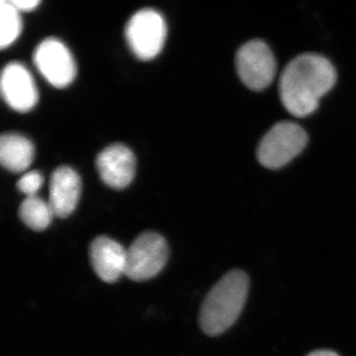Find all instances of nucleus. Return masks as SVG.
<instances>
[{
    "instance_id": "nucleus-3",
    "label": "nucleus",
    "mask_w": 356,
    "mask_h": 356,
    "mask_svg": "<svg viewBox=\"0 0 356 356\" xmlns=\"http://www.w3.org/2000/svg\"><path fill=\"white\" fill-rule=\"evenodd\" d=\"M308 140V134L299 124L280 122L262 138L257 147V158L264 168L280 170L303 152Z\"/></svg>"
},
{
    "instance_id": "nucleus-8",
    "label": "nucleus",
    "mask_w": 356,
    "mask_h": 356,
    "mask_svg": "<svg viewBox=\"0 0 356 356\" xmlns=\"http://www.w3.org/2000/svg\"><path fill=\"white\" fill-rule=\"evenodd\" d=\"M0 88L4 102L15 111H30L38 102L34 79L29 70L20 63H9L3 67Z\"/></svg>"
},
{
    "instance_id": "nucleus-15",
    "label": "nucleus",
    "mask_w": 356,
    "mask_h": 356,
    "mask_svg": "<svg viewBox=\"0 0 356 356\" xmlns=\"http://www.w3.org/2000/svg\"><path fill=\"white\" fill-rule=\"evenodd\" d=\"M44 184V177L41 172L37 170L25 172L17 182V188L27 197L36 196L42 185Z\"/></svg>"
},
{
    "instance_id": "nucleus-5",
    "label": "nucleus",
    "mask_w": 356,
    "mask_h": 356,
    "mask_svg": "<svg viewBox=\"0 0 356 356\" xmlns=\"http://www.w3.org/2000/svg\"><path fill=\"white\" fill-rule=\"evenodd\" d=\"M236 67L243 83L250 90H264L276 76L275 57L262 40H250L236 51Z\"/></svg>"
},
{
    "instance_id": "nucleus-17",
    "label": "nucleus",
    "mask_w": 356,
    "mask_h": 356,
    "mask_svg": "<svg viewBox=\"0 0 356 356\" xmlns=\"http://www.w3.org/2000/svg\"><path fill=\"white\" fill-rule=\"evenodd\" d=\"M307 356H339L337 353L332 350H316Z\"/></svg>"
},
{
    "instance_id": "nucleus-10",
    "label": "nucleus",
    "mask_w": 356,
    "mask_h": 356,
    "mask_svg": "<svg viewBox=\"0 0 356 356\" xmlns=\"http://www.w3.org/2000/svg\"><path fill=\"white\" fill-rule=\"evenodd\" d=\"M91 266L100 280L116 282L125 274L127 250L108 236H97L89 248Z\"/></svg>"
},
{
    "instance_id": "nucleus-6",
    "label": "nucleus",
    "mask_w": 356,
    "mask_h": 356,
    "mask_svg": "<svg viewBox=\"0 0 356 356\" xmlns=\"http://www.w3.org/2000/svg\"><path fill=\"white\" fill-rule=\"evenodd\" d=\"M168 245L163 236L153 232L142 234L127 250L125 275L134 281H147L165 267Z\"/></svg>"
},
{
    "instance_id": "nucleus-9",
    "label": "nucleus",
    "mask_w": 356,
    "mask_h": 356,
    "mask_svg": "<svg viewBox=\"0 0 356 356\" xmlns=\"http://www.w3.org/2000/svg\"><path fill=\"white\" fill-rule=\"evenodd\" d=\"M96 168L105 184L114 189H123L135 177L136 158L129 147L114 144L98 154Z\"/></svg>"
},
{
    "instance_id": "nucleus-4",
    "label": "nucleus",
    "mask_w": 356,
    "mask_h": 356,
    "mask_svg": "<svg viewBox=\"0 0 356 356\" xmlns=\"http://www.w3.org/2000/svg\"><path fill=\"white\" fill-rule=\"evenodd\" d=\"M168 28L163 16L152 8L134 14L126 25V40L134 55L142 60H153L165 46Z\"/></svg>"
},
{
    "instance_id": "nucleus-7",
    "label": "nucleus",
    "mask_w": 356,
    "mask_h": 356,
    "mask_svg": "<svg viewBox=\"0 0 356 356\" xmlns=\"http://www.w3.org/2000/svg\"><path fill=\"white\" fill-rule=\"evenodd\" d=\"M33 58L42 76L55 88H67L76 79V60L67 47L58 39L42 41Z\"/></svg>"
},
{
    "instance_id": "nucleus-16",
    "label": "nucleus",
    "mask_w": 356,
    "mask_h": 356,
    "mask_svg": "<svg viewBox=\"0 0 356 356\" xmlns=\"http://www.w3.org/2000/svg\"><path fill=\"white\" fill-rule=\"evenodd\" d=\"M11 2L20 13L21 11H31L41 3L39 0H11Z\"/></svg>"
},
{
    "instance_id": "nucleus-1",
    "label": "nucleus",
    "mask_w": 356,
    "mask_h": 356,
    "mask_svg": "<svg viewBox=\"0 0 356 356\" xmlns=\"http://www.w3.org/2000/svg\"><path fill=\"white\" fill-rule=\"evenodd\" d=\"M336 83L337 70L331 60L318 54H302L281 74V102L293 116L305 118L318 109L321 98Z\"/></svg>"
},
{
    "instance_id": "nucleus-2",
    "label": "nucleus",
    "mask_w": 356,
    "mask_h": 356,
    "mask_svg": "<svg viewBox=\"0 0 356 356\" xmlns=\"http://www.w3.org/2000/svg\"><path fill=\"white\" fill-rule=\"evenodd\" d=\"M250 290V278L240 269L229 271L208 293L201 306V329L210 337L224 334L242 314Z\"/></svg>"
},
{
    "instance_id": "nucleus-14",
    "label": "nucleus",
    "mask_w": 356,
    "mask_h": 356,
    "mask_svg": "<svg viewBox=\"0 0 356 356\" xmlns=\"http://www.w3.org/2000/svg\"><path fill=\"white\" fill-rule=\"evenodd\" d=\"M0 47L6 49L15 42L22 31L20 11L14 6L11 0H2L0 3Z\"/></svg>"
},
{
    "instance_id": "nucleus-12",
    "label": "nucleus",
    "mask_w": 356,
    "mask_h": 356,
    "mask_svg": "<svg viewBox=\"0 0 356 356\" xmlns=\"http://www.w3.org/2000/svg\"><path fill=\"white\" fill-rule=\"evenodd\" d=\"M35 156L31 140L17 133H4L0 138V161L4 168L14 173L28 170Z\"/></svg>"
},
{
    "instance_id": "nucleus-11",
    "label": "nucleus",
    "mask_w": 356,
    "mask_h": 356,
    "mask_svg": "<svg viewBox=\"0 0 356 356\" xmlns=\"http://www.w3.org/2000/svg\"><path fill=\"white\" fill-rule=\"evenodd\" d=\"M81 177L69 166H60L51 175L50 203L55 216L67 218L76 210L81 197Z\"/></svg>"
},
{
    "instance_id": "nucleus-13",
    "label": "nucleus",
    "mask_w": 356,
    "mask_h": 356,
    "mask_svg": "<svg viewBox=\"0 0 356 356\" xmlns=\"http://www.w3.org/2000/svg\"><path fill=\"white\" fill-rule=\"evenodd\" d=\"M19 216L22 222L30 229L34 231H44L50 226L55 214L50 203L46 202L36 195L26 197L21 203Z\"/></svg>"
}]
</instances>
